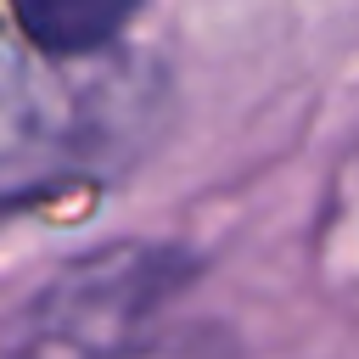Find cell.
<instances>
[{
	"instance_id": "6da1fadb",
	"label": "cell",
	"mask_w": 359,
	"mask_h": 359,
	"mask_svg": "<svg viewBox=\"0 0 359 359\" xmlns=\"http://www.w3.org/2000/svg\"><path fill=\"white\" fill-rule=\"evenodd\" d=\"M191 280L180 247L118 241L67 264L22 314V337L6 359H107L118 353L146 314H157Z\"/></svg>"
},
{
	"instance_id": "7a4b0ae2",
	"label": "cell",
	"mask_w": 359,
	"mask_h": 359,
	"mask_svg": "<svg viewBox=\"0 0 359 359\" xmlns=\"http://www.w3.org/2000/svg\"><path fill=\"white\" fill-rule=\"evenodd\" d=\"M140 0H11L22 39L39 56H95L129 22Z\"/></svg>"
}]
</instances>
